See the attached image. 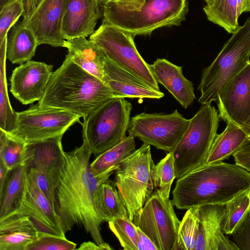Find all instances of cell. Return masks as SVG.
<instances>
[{"mask_svg": "<svg viewBox=\"0 0 250 250\" xmlns=\"http://www.w3.org/2000/svg\"><path fill=\"white\" fill-rule=\"evenodd\" d=\"M103 81L113 92L115 97L159 99L164 96L160 90L148 86L141 79L117 65L106 56L103 62Z\"/></svg>", "mask_w": 250, "mask_h": 250, "instance_id": "20", "label": "cell"}, {"mask_svg": "<svg viewBox=\"0 0 250 250\" xmlns=\"http://www.w3.org/2000/svg\"><path fill=\"white\" fill-rule=\"evenodd\" d=\"M250 12V0H237V12L238 17L244 12Z\"/></svg>", "mask_w": 250, "mask_h": 250, "instance_id": "43", "label": "cell"}, {"mask_svg": "<svg viewBox=\"0 0 250 250\" xmlns=\"http://www.w3.org/2000/svg\"><path fill=\"white\" fill-rule=\"evenodd\" d=\"M155 167L150 146L144 143L125 158L115 171V186L132 221L155 189Z\"/></svg>", "mask_w": 250, "mask_h": 250, "instance_id": "6", "label": "cell"}, {"mask_svg": "<svg viewBox=\"0 0 250 250\" xmlns=\"http://www.w3.org/2000/svg\"><path fill=\"white\" fill-rule=\"evenodd\" d=\"M200 206L187 209L180 221L176 250H194L199 224Z\"/></svg>", "mask_w": 250, "mask_h": 250, "instance_id": "32", "label": "cell"}, {"mask_svg": "<svg viewBox=\"0 0 250 250\" xmlns=\"http://www.w3.org/2000/svg\"><path fill=\"white\" fill-rule=\"evenodd\" d=\"M136 232L138 250H158L149 237L137 226Z\"/></svg>", "mask_w": 250, "mask_h": 250, "instance_id": "40", "label": "cell"}, {"mask_svg": "<svg viewBox=\"0 0 250 250\" xmlns=\"http://www.w3.org/2000/svg\"><path fill=\"white\" fill-rule=\"evenodd\" d=\"M10 0H0V7H1L2 5H3L4 4H5L6 2H7L8 1H10ZM23 1L24 2V5H25V12L24 13V14L28 9L29 4V0H23Z\"/></svg>", "mask_w": 250, "mask_h": 250, "instance_id": "45", "label": "cell"}, {"mask_svg": "<svg viewBox=\"0 0 250 250\" xmlns=\"http://www.w3.org/2000/svg\"><path fill=\"white\" fill-rule=\"evenodd\" d=\"M25 160L26 144L0 128V163L11 170Z\"/></svg>", "mask_w": 250, "mask_h": 250, "instance_id": "30", "label": "cell"}, {"mask_svg": "<svg viewBox=\"0 0 250 250\" xmlns=\"http://www.w3.org/2000/svg\"><path fill=\"white\" fill-rule=\"evenodd\" d=\"M239 250H250V211L231 234Z\"/></svg>", "mask_w": 250, "mask_h": 250, "instance_id": "38", "label": "cell"}, {"mask_svg": "<svg viewBox=\"0 0 250 250\" xmlns=\"http://www.w3.org/2000/svg\"><path fill=\"white\" fill-rule=\"evenodd\" d=\"M152 74L185 108L195 99L193 85L183 75L182 67L165 59H157L150 64Z\"/></svg>", "mask_w": 250, "mask_h": 250, "instance_id": "21", "label": "cell"}, {"mask_svg": "<svg viewBox=\"0 0 250 250\" xmlns=\"http://www.w3.org/2000/svg\"><path fill=\"white\" fill-rule=\"evenodd\" d=\"M250 58V17L232 34L212 62L201 75L198 102H216L224 86L247 65Z\"/></svg>", "mask_w": 250, "mask_h": 250, "instance_id": "5", "label": "cell"}, {"mask_svg": "<svg viewBox=\"0 0 250 250\" xmlns=\"http://www.w3.org/2000/svg\"><path fill=\"white\" fill-rule=\"evenodd\" d=\"M249 141H250V132L249 134Z\"/></svg>", "mask_w": 250, "mask_h": 250, "instance_id": "49", "label": "cell"}, {"mask_svg": "<svg viewBox=\"0 0 250 250\" xmlns=\"http://www.w3.org/2000/svg\"><path fill=\"white\" fill-rule=\"evenodd\" d=\"M97 0H66L62 23L64 40L90 36L101 17Z\"/></svg>", "mask_w": 250, "mask_h": 250, "instance_id": "19", "label": "cell"}, {"mask_svg": "<svg viewBox=\"0 0 250 250\" xmlns=\"http://www.w3.org/2000/svg\"><path fill=\"white\" fill-rule=\"evenodd\" d=\"M62 138L26 144L27 172L55 209V189L65 157Z\"/></svg>", "mask_w": 250, "mask_h": 250, "instance_id": "12", "label": "cell"}, {"mask_svg": "<svg viewBox=\"0 0 250 250\" xmlns=\"http://www.w3.org/2000/svg\"><path fill=\"white\" fill-rule=\"evenodd\" d=\"M224 130L216 134L205 164L223 162L250 143L249 134L240 126L227 122Z\"/></svg>", "mask_w": 250, "mask_h": 250, "instance_id": "24", "label": "cell"}, {"mask_svg": "<svg viewBox=\"0 0 250 250\" xmlns=\"http://www.w3.org/2000/svg\"><path fill=\"white\" fill-rule=\"evenodd\" d=\"M218 111L211 104H202L191 119L181 139L172 151L176 178L205 164L217 134Z\"/></svg>", "mask_w": 250, "mask_h": 250, "instance_id": "7", "label": "cell"}, {"mask_svg": "<svg viewBox=\"0 0 250 250\" xmlns=\"http://www.w3.org/2000/svg\"><path fill=\"white\" fill-rule=\"evenodd\" d=\"M250 211V190L238 195L225 204L222 226L225 234L231 235Z\"/></svg>", "mask_w": 250, "mask_h": 250, "instance_id": "31", "label": "cell"}, {"mask_svg": "<svg viewBox=\"0 0 250 250\" xmlns=\"http://www.w3.org/2000/svg\"><path fill=\"white\" fill-rule=\"evenodd\" d=\"M7 36L0 42V128L7 132L14 129L16 112L10 104L6 75Z\"/></svg>", "mask_w": 250, "mask_h": 250, "instance_id": "29", "label": "cell"}, {"mask_svg": "<svg viewBox=\"0 0 250 250\" xmlns=\"http://www.w3.org/2000/svg\"><path fill=\"white\" fill-rule=\"evenodd\" d=\"M39 235L29 217L12 214L0 220V250H26Z\"/></svg>", "mask_w": 250, "mask_h": 250, "instance_id": "22", "label": "cell"}, {"mask_svg": "<svg viewBox=\"0 0 250 250\" xmlns=\"http://www.w3.org/2000/svg\"><path fill=\"white\" fill-rule=\"evenodd\" d=\"M248 134L250 132V116L245 125L242 127Z\"/></svg>", "mask_w": 250, "mask_h": 250, "instance_id": "46", "label": "cell"}, {"mask_svg": "<svg viewBox=\"0 0 250 250\" xmlns=\"http://www.w3.org/2000/svg\"><path fill=\"white\" fill-rule=\"evenodd\" d=\"M42 0H29V4L26 12L23 15V19L27 18L35 10Z\"/></svg>", "mask_w": 250, "mask_h": 250, "instance_id": "44", "label": "cell"}, {"mask_svg": "<svg viewBox=\"0 0 250 250\" xmlns=\"http://www.w3.org/2000/svg\"><path fill=\"white\" fill-rule=\"evenodd\" d=\"M86 38L66 40L63 47L68 49L67 55L74 63L103 81V62L106 56L94 42Z\"/></svg>", "mask_w": 250, "mask_h": 250, "instance_id": "23", "label": "cell"}, {"mask_svg": "<svg viewBox=\"0 0 250 250\" xmlns=\"http://www.w3.org/2000/svg\"><path fill=\"white\" fill-rule=\"evenodd\" d=\"M11 170L0 163V192L3 189Z\"/></svg>", "mask_w": 250, "mask_h": 250, "instance_id": "42", "label": "cell"}, {"mask_svg": "<svg viewBox=\"0 0 250 250\" xmlns=\"http://www.w3.org/2000/svg\"><path fill=\"white\" fill-rule=\"evenodd\" d=\"M92 154L83 140L80 147L65 152L55 189V210L65 233L75 226L81 227L100 245L104 242L101 225L108 221L101 207L100 188L119 165L94 174L90 168Z\"/></svg>", "mask_w": 250, "mask_h": 250, "instance_id": "1", "label": "cell"}, {"mask_svg": "<svg viewBox=\"0 0 250 250\" xmlns=\"http://www.w3.org/2000/svg\"><path fill=\"white\" fill-rule=\"evenodd\" d=\"M188 11L187 0H111L103 6L102 22L135 37L161 27L179 26Z\"/></svg>", "mask_w": 250, "mask_h": 250, "instance_id": "4", "label": "cell"}, {"mask_svg": "<svg viewBox=\"0 0 250 250\" xmlns=\"http://www.w3.org/2000/svg\"><path fill=\"white\" fill-rule=\"evenodd\" d=\"M220 118L242 127L250 116V61L229 81L216 102Z\"/></svg>", "mask_w": 250, "mask_h": 250, "instance_id": "15", "label": "cell"}, {"mask_svg": "<svg viewBox=\"0 0 250 250\" xmlns=\"http://www.w3.org/2000/svg\"><path fill=\"white\" fill-rule=\"evenodd\" d=\"M81 117L69 111L53 107L41 106L38 104L27 109L16 112L13 137L25 144L62 137Z\"/></svg>", "mask_w": 250, "mask_h": 250, "instance_id": "10", "label": "cell"}, {"mask_svg": "<svg viewBox=\"0 0 250 250\" xmlns=\"http://www.w3.org/2000/svg\"><path fill=\"white\" fill-rule=\"evenodd\" d=\"M132 108L125 98H112L89 114L81 123L83 138L97 156L126 137Z\"/></svg>", "mask_w": 250, "mask_h": 250, "instance_id": "8", "label": "cell"}, {"mask_svg": "<svg viewBox=\"0 0 250 250\" xmlns=\"http://www.w3.org/2000/svg\"><path fill=\"white\" fill-rule=\"evenodd\" d=\"M12 214L27 216L41 232L65 237L59 215L27 170L22 194Z\"/></svg>", "mask_w": 250, "mask_h": 250, "instance_id": "14", "label": "cell"}, {"mask_svg": "<svg viewBox=\"0 0 250 250\" xmlns=\"http://www.w3.org/2000/svg\"><path fill=\"white\" fill-rule=\"evenodd\" d=\"M135 138L128 135L120 143L97 156L90 164L91 171L97 175L119 165L135 150Z\"/></svg>", "mask_w": 250, "mask_h": 250, "instance_id": "28", "label": "cell"}, {"mask_svg": "<svg viewBox=\"0 0 250 250\" xmlns=\"http://www.w3.org/2000/svg\"><path fill=\"white\" fill-rule=\"evenodd\" d=\"M38 46L32 30L20 22L7 36L6 58L12 63L22 64L31 60Z\"/></svg>", "mask_w": 250, "mask_h": 250, "instance_id": "25", "label": "cell"}, {"mask_svg": "<svg viewBox=\"0 0 250 250\" xmlns=\"http://www.w3.org/2000/svg\"><path fill=\"white\" fill-rule=\"evenodd\" d=\"M235 164L250 172V143L233 155Z\"/></svg>", "mask_w": 250, "mask_h": 250, "instance_id": "39", "label": "cell"}, {"mask_svg": "<svg viewBox=\"0 0 250 250\" xmlns=\"http://www.w3.org/2000/svg\"><path fill=\"white\" fill-rule=\"evenodd\" d=\"M0 8V42L8 36L10 29L23 15L25 7L23 0H11Z\"/></svg>", "mask_w": 250, "mask_h": 250, "instance_id": "36", "label": "cell"}, {"mask_svg": "<svg viewBox=\"0 0 250 250\" xmlns=\"http://www.w3.org/2000/svg\"><path fill=\"white\" fill-rule=\"evenodd\" d=\"M100 201L103 211L108 221L115 218H129L127 209L114 182L109 179L101 186Z\"/></svg>", "mask_w": 250, "mask_h": 250, "instance_id": "33", "label": "cell"}, {"mask_svg": "<svg viewBox=\"0 0 250 250\" xmlns=\"http://www.w3.org/2000/svg\"><path fill=\"white\" fill-rule=\"evenodd\" d=\"M26 173L25 164L10 171L4 187L0 192V220L15 211L24 189Z\"/></svg>", "mask_w": 250, "mask_h": 250, "instance_id": "26", "label": "cell"}, {"mask_svg": "<svg viewBox=\"0 0 250 250\" xmlns=\"http://www.w3.org/2000/svg\"><path fill=\"white\" fill-rule=\"evenodd\" d=\"M114 97L111 89L102 80L83 70L67 54L62 65L53 72L38 104L63 109L84 119Z\"/></svg>", "mask_w": 250, "mask_h": 250, "instance_id": "3", "label": "cell"}, {"mask_svg": "<svg viewBox=\"0 0 250 250\" xmlns=\"http://www.w3.org/2000/svg\"><path fill=\"white\" fill-rule=\"evenodd\" d=\"M134 37L112 25L102 22L89 37L112 62L141 79L152 88L160 91L150 67L140 55Z\"/></svg>", "mask_w": 250, "mask_h": 250, "instance_id": "9", "label": "cell"}, {"mask_svg": "<svg viewBox=\"0 0 250 250\" xmlns=\"http://www.w3.org/2000/svg\"><path fill=\"white\" fill-rule=\"evenodd\" d=\"M208 20L232 34L240 26L237 0H213L203 7Z\"/></svg>", "mask_w": 250, "mask_h": 250, "instance_id": "27", "label": "cell"}, {"mask_svg": "<svg viewBox=\"0 0 250 250\" xmlns=\"http://www.w3.org/2000/svg\"><path fill=\"white\" fill-rule=\"evenodd\" d=\"M207 4H208L211 2L213 0H204Z\"/></svg>", "mask_w": 250, "mask_h": 250, "instance_id": "48", "label": "cell"}, {"mask_svg": "<svg viewBox=\"0 0 250 250\" xmlns=\"http://www.w3.org/2000/svg\"><path fill=\"white\" fill-rule=\"evenodd\" d=\"M53 73V66L43 62L29 61L13 71L10 90L23 104L40 101Z\"/></svg>", "mask_w": 250, "mask_h": 250, "instance_id": "17", "label": "cell"}, {"mask_svg": "<svg viewBox=\"0 0 250 250\" xmlns=\"http://www.w3.org/2000/svg\"><path fill=\"white\" fill-rule=\"evenodd\" d=\"M173 205L180 209L208 204H226L250 190V172L235 164L201 165L177 179Z\"/></svg>", "mask_w": 250, "mask_h": 250, "instance_id": "2", "label": "cell"}, {"mask_svg": "<svg viewBox=\"0 0 250 250\" xmlns=\"http://www.w3.org/2000/svg\"><path fill=\"white\" fill-rule=\"evenodd\" d=\"M225 204L200 206L199 224L194 250H239L224 234Z\"/></svg>", "mask_w": 250, "mask_h": 250, "instance_id": "18", "label": "cell"}, {"mask_svg": "<svg viewBox=\"0 0 250 250\" xmlns=\"http://www.w3.org/2000/svg\"><path fill=\"white\" fill-rule=\"evenodd\" d=\"M111 231L125 250H138L136 226L128 217H118L108 222Z\"/></svg>", "mask_w": 250, "mask_h": 250, "instance_id": "35", "label": "cell"}, {"mask_svg": "<svg viewBox=\"0 0 250 250\" xmlns=\"http://www.w3.org/2000/svg\"><path fill=\"white\" fill-rule=\"evenodd\" d=\"M101 6H103L111 0H97Z\"/></svg>", "mask_w": 250, "mask_h": 250, "instance_id": "47", "label": "cell"}, {"mask_svg": "<svg viewBox=\"0 0 250 250\" xmlns=\"http://www.w3.org/2000/svg\"><path fill=\"white\" fill-rule=\"evenodd\" d=\"M175 178L174 160L172 153L170 152L155 167V188L162 198H169L171 187Z\"/></svg>", "mask_w": 250, "mask_h": 250, "instance_id": "34", "label": "cell"}, {"mask_svg": "<svg viewBox=\"0 0 250 250\" xmlns=\"http://www.w3.org/2000/svg\"><path fill=\"white\" fill-rule=\"evenodd\" d=\"M172 200L165 199L155 189L140 212L134 224L152 240L158 250H176L180 221Z\"/></svg>", "mask_w": 250, "mask_h": 250, "instance_id": "11", "label": "cell"}, {"mask_svg": "<svg viewBox=\"0 0 250 250\" xmlns=\"http://www.w3.org/2000/svg\"><path fill=\"white\" fill-rule=\"evenodd\" d=\"M77 244L65 237L43 233L39 231L37 239L26 250H74Z\"/></svg>", "mask_w": 250, "mask_h": 250, "instance_id": "37", "label": "cell"}, {"mask_svg": "<svg viewBox=\"0 0 250 250\" xmlns=\"http://www.w3.org/2000/svg\"><path fill=\"white\" fill-rule=\"evenodd\" d=\"M190 119L177 109L171 114L142 113L130 118L128 135L144 144L172 152L187 128Z\"/></svg>", "mask_w": 250, "mask_h": 250, "instance_id": "13", "label": "cell"}, {"mask_svg": "<svg viewBox=\"0 0 250 250\" xmlns=\"http://www.w3.org/2000/svg\"><path fill=\"white\" fill-rule=\"evenodd\" d=\"M77 250H112V248L107 243L104 242L98 245L95 242H84L81 244Z\"/></svg>", "mask_w": 250, "mask_h": 250, "instance_id": "41", "label": "cell"}, {"mask_svg": "<svg viewBox=\"0 0 250 250\" xmlns=\"http://www.w3.org/2000/svg\"><path fill=\"white\" fill-rule=\"evenodd\" d=\"M66 0H42L32 13L21 24L35 34L38 45L63 47L62 23Z\"/></svg>", "mask_w": 250, "mask_h": 250, "instance_id": "16", "label": "cell"}]
</instances>
